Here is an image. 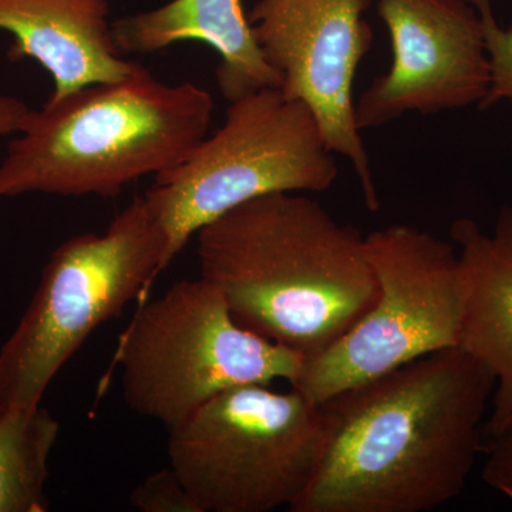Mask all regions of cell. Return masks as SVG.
<instances>
[{
    "mask_svg": "<svg viewBox=\"0 0 512 512\" xmlns=\"http://www.w3.org/2000/svg\"><path fill=\"white\" fill-rule=\"evenodd\" d=\"M494 379L461 348L431 353L320 404L326 440L291 512H427L463 493Z\"/></svg>",
    "mask_w": 512,
    "mask_h": 512,
    "instance_id": "1",
    "label": "cell"
},
{
    "mask_svg": "<svg viewBox=\"0 0 512 512\" xmlns=\"http://www.w3.org/2000/svg\"><path fill=\"white\" fill-rule=\"evenodd\" d=\"M195 235L200 276L239 325L305 357L338 342L375 302L365 235L306 195H262Z\"/></svg>",
    "mask_w": 512,
    "mask_h": 512,
    "instance_id": "2",
    "label": "cell"
},
{
    "mask_svg": "<svg viewBox=\"0 0 512 512\" xmlns=\"http://www.w3.org/2000/svg\"><path fill=\"white\" fill-rule=\"evenodd\" d=\"M214 100L194 83L160 82L146 67L29 110L0 161V200L19 195L116 198L181 163L204 140Z\"/></svg>",
    "mask_w": 512,
    "mask_h": 512,
    "instance_id": "3",
    "label": "cell"
},
{
    "mask_svg": "<svg viewBox=\"0 0 512 512\" xmlns=\"http://www.w3.org/2000/svg\"><path fill=\"white\" fill-rule=\"evenodd\" d=\"M168 265L167 238L143 195L101 234L86 232L62 242L0 349V407L40 406L47 387L94 330L130 303L146 301Z\"/></svg>",
    "mask_w": 512,
    "mask_h": 512,
    "instance_id": "4",
    "label": "cell"
},
{
    "mask_svg": "<svg viewBox=\"0 0 512 512\" xmlns=\"http://www.w3.org/2000/svg\"><path fill=\"white\" fill-rule=\"evenodd\" d=\"M305 359L239 325L220 291L198 276L138 305L111 365L128 407L170 429L235 387L292 384Z\"/></svg>",
    "mask_w": 512,
    "mask_h": 512,
    "instance_id": "5",
    "label": "cell"
},
{
    "mask_svg": "<svg viewBox=\"0 0 512 512\" xmlns=\"http://www.w3.org/2000/svg\"><path fill=\"white\" fill-rule=\"evenodd\" d=\"M338 178L315 114L266 87L229 101L224 124L143 195L167 238L168 261L192 235L244 202L272 192H320Z\"/></svg>",
    "mask_w": 512,
    "mask_h": 512,
    "instance_id": "6",
    "label": "cell"
},
{
    "mask_svg": "<svg viewBox=\"0 0 512 512\" xmlns=\"http://www.w3.org/2000/svg\"><path fill=\"white\" fill-rule=\"evenodd\" d=\"M167 430L170 467L201 512L289 510L311 484L326 440L320 404L268 384L218 394Z\"/></svg>",
    "mask_w": 512,
    "mask_h": 512,
    "instance_id": "7",
    "label": "cell"
},
{
    "mask_svg": "<svg viewBox=\"0 0 512 512\" xmlns=\"http://www.w3.org/2000/svg\"><path fill=\"white\" fill-rule=\"evenodd\" d=\"M377 284L369 312L291 384L313 403L440 350L457 348L464 312L460 258L450 242L397 224L365 235Z\"/></svg>",
    "mask_w": 512,
    "mask_h": 512,
    "instance_id": "8",
    "label": "cell"
},
{
    "mask_svg": "<svg viewBox=\"0 0 512 512\" xmlns=\"http://www.w3.org/2000/svg\"><path fill=\"white\" fill-rule=\"evenodd\" d=\"M373 0H256L248 13L279 90L301 100L318 121L326 147L348 158L366 207L379 211L370 158L356 126L353 82L373 43L363 13Z\"/></svg>",
    "mask_w": 512,
    "mask_h": 512,
    "instance_id": "9",
    "label": "cell"
},
{
    "mask_svg": "<svg viewBox=\"0 0 512 512\" xmlns=\"http://www.w3.org/2000/svg\"><path fill=\"white\" fill-rule=\"evenodd\" d=\"M390 33L389 72L355 104L360 131L409 111L429 116L480 104L491 83L484 30L468 0H376Z\"/></svg>",
    "mask_w": 512,
    "mask_h": 512,
    "instance_id": "10",
    "label": "cell"
},
{
    "mask_svg": "<svg viewBox=\"0 0 512 512\" xmlns=\"http://www.w3.org/2000/svg\"><path fill=\"white\" fill-rule=\"evenodd\" d=\"M109 15L110 0H0V30L13 36L9 59L39 63L55 86L50 99L143 69L124 60Z\"/></svg>",
    "mask_w": 512,
    "mask_h": 512,
    "instance_id": "11",
    "label": "cell"
},
{
    "mask_svg": "<svg viewBox=\"0 0 512 512\" xmlns=\"http://www.w3.org/2000/svg\"><path fill=\"white\" fill-rule=\"evenodd\" d=\"M464 285L458 348L494 379L491 412L484 423L490 439L512 427V207L501 208L493 234L471 218L451 224Z\"/></svg>",
    "mask_w": 512,
    "mask_h": 512,
    "instance_id": "12",
    "label": "cell"
},
{
    "mask_svg": "<svg viewBox=\"0 0 512 512\" xmlns=\"http://www.w3.org/2000/svg\"><path fill=\"white\" fill-rule=\"evenodd\" d=\"M121 53L147 55L181 42H202L220 55L217 83L228 101L266 87L279 77L266 63L242 0H171L167 5L113 23Z\"/></svg>",
    "mask_w": 512,
    "mask_h": 512,
    "instance_id": "13",
    "label": "cell"
},
{
    "mask_svg": "<svg viewBox=\"0 0 512 512\" xmlns=\"http://www.w3.org/2000/svg\"><path fill=\"white\" fill-rule=\"evenodd\" d=\"M60 424L45 407H0V512L49 510V458Z\"/></svg>",
    "mask_w": 512,
    "mask_h": 512,
    "instance_id": "14",
    "label": "cell"
},
{
    "mask_svg": "<svg viewBox=\"0 0 512 512\" xmlns=\"http://www.w3.org/2000/svg\"><path fill=\"white\" fill-rule=\"evenodd\" d=\"M476 8L484 30L490 60L491 83L478 106L490 109L501 100H512V28H501L494 16L493 0H468Z\"/></svg>",
    "mask_w": 512,
    "mask_h": 512,
    "instance_id": "15",
    "label": "cell"
},
{
    "mask_svg": "<svg viewBox=\"0 0 512 512\" xmlns=\"http://www.w3.org/2000/svg\"><path fill=\"white\" fill-rule=\"evenodd\" d=\"M130 503L141 512H201L173 468L148 476L130 494Z\"/></svg>",
    "mask_w": 512,
    "mask_h": 512,
    "instance_id": "16",
    "label": "cell"
},
{
    "mask_svg": "<svg viewBox=\"0 0 512 512\" xmlns=\"http://www.w3.org/2000/svg\"><path fill=\"white\" fill-rule=\"evenodd\" d=\"M483 480L512 503V427L491 439L483 468Z\"/></svg>",
    "mask_w": 512,
    "mask_h": 512,
    "instance_id": "17",
    "label": "cell"
},
{
    "mask_svg": "<svg viewBox=\"0 0 512 512\" xmlns=\"http://www.w3.org/2000/svg\"><path fill=\"white\" fill-rule=\"evenodd\" d=\"M29 110L25 101L0 93V137L18 134Z\"/></svg>",
    "mask_w": 512,
    "mask_h": 512,
    "instance_id": "18",
    "label": "cell"
}]
</instances>
